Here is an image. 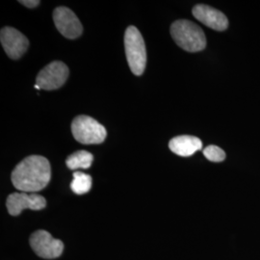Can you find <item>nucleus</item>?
<instances>
[{"mask_svg":"<svg viewBox=\"0 0 260 260\" xmlns=\"http://www.w3.org/2000/svg\"><path fill=\"white\" fill-rule=\"evenodd\" d=\"M72 132L75 139L83 145L102 144L107 132L103 124L89 116H77L72 122Z\"/></svg>","mask_w":260,"mask_h":260,"instance_id":"4","label":"nucleus"},{"mask_svg":"<svg viewBox=\"0 0 260 260\" xmlns=\"http://www.w3.org/2000/svg\"><path fill=\"white\" fill-rule=\"evenodd\" d=\"M69 68L61 61H53L37 75L36 85L40 89L52 91L61 88L69 77Z\"/></svg>","mask_w":260,"mask_h":260,"instance_id":"5","label":"nucleus"},{"mask_svg":"<svg viewBox=\"0 0 260 260\" xmlns=\"http://www.w3.org/2000/svg\"><path fill=\"white\" fill-rule=\"evenodd\" d=\"M193 16L207 27L216 31H223L229 27V19L221 11L207 6L198 4L193 8Z\"/></svg>","mask_w":260,"mask_h":260,"instance_id":"10","label":"nucleus"},{"mask_svg":"<svg viewBox=\"0 0 260 260\" xmlns=\"http://www.w3.org/2000/svg\"><path fill=\"white\" fill-rule=\"evenodd\" d=\"M53 20L57 30L67 39L80 37L83 26L75 13L67 7H57L53 12Z\"/></svg>","mask_w":260,"mask_h":260,"instance_id":"7","label":"nucleus"},{"mask_svg":"<svg viewBox=\"0 0 260 260\" xmlns=\"http://www.w3.org/2000/svg\"><path fill=\"white\" fill-rule=\"evenodd\" d=\"M93 154L89 151L77 150L67 158L66 164L71 170L89 169L93 163Z\"/></svg>","mask_w":260,"mask_h":260,"instance_id":"12","label":"nucleus"},{"mask_svg":"<svg viewBox=\"0 0 260 260\" xmlns=\"http://www.w3.org/2000/svg\"><path fill=\"white\" fill-rule=\"evenodd\" d=\"M204 155L212 162H222L225 159V153L223 149L213 145L208 146L204 149Z\"/></svg>","mask_w":260,"mask_h":260,"instance_id":"14","label":"nucleus"},{"mask_svg":"<svg viewBox=\"0 0 260 260\" xmlns=\"http://www.w3.org/2000/svg\"><path fill=\"white\" fill-rule=\"evenodd\" d=\"M169 148L177 155L188 157L193 155L196 151L202 149L203 143L195 136L181 135L171 140L169 143Z\"/></svg>","mask_w":260,"mask_h":260,"instance_id":"11","label":"nucleus"},{"mask_svg":"<svg viewBox=\"0 0 260 260\" xmlns=\"http://www.w3.org/2000/svg\"><path fill=\"white\" fill-rule=\"evenodd\" d=\"M0 42L6 54L14 60L19 59L26 52L29 47L27 38L19 30L10 26L1 29Z\"/></svg>","mask_w":260,"mask_h":260,"instance_id":"8","label":"nucleus"},{"mask_svg":"<svg viewBox=\"0 0 260 260\" xmlns=\"http://www.w3.org/2000/svg\"><path fill=\"white\" fill-rule=\"evenodd\" d=\"M51 178V168L47 158L31 155L24 158L11 175L12 183L24 193H36L47 187Z\"/></svg>","mask_w":260,"mask_h":260,"instance_id":"1","label":"nucleus"},{"mask_svg":"<svg viewBox=\"0 0 260 260\" xmlns=\"http://www.w3.org/2000/svg\"><path fill=\"white\" fill-rule=\"evenodd\" d=\"M92 177L81 172L74 173V179L71 183V188L76 195H84L91 190Z\"/></svg>","mask_w":260,"mask_h":260,"instance_id":"13","label":"nucleus"},{"mask_svg":"<svg viewBox=\"0 0 260 260\" xmlns=\"http://www.w3.org/2000/svg\"><path fill=\"white\" fill-rule=\"evenodd\" d=\"M19 3L24 5L27 8H35L39 6V4L41 2L39 0H21V1H19Z\"/></svg>","mask_w":260,"mask_h":260,"instance_id":"15","label":"nucleus"},{"mask_svg":"<svg viewBox=\"0 0 260 260\" xmlns=\"http://www.w3.org/2000/svg\"><path fill=\"white\" fill-rule=\"evenodd\" d=\"M7 209L10 215L18 216L23 209L42 210L47 206V201L43 196L36 193H13L7 198Z\"/></svg>","mask_w":260,"mask_h":260,"instance_id":"9","label":"nucleus"},{"mask_svg":"<svg viewBox=\"0 0 260 260\" xmlns=\"http://www.w3.org/2000/svg\"><path fill=\"white\" fill-rule=\"evenodd\" d=\"M30 246L38 256L53 259L59 257L64 251V244L61 240L52 237L46 231H38L30 237Z\"/></svg>","mask_w":260,"mask_h":260,"instance_id":"6","label":"nucleus"},{"mask_svg":"<svg viewBox=\"0 0 260 260\" xmlns=\"http://www.w3.org/2000/svg\"><path fill=\"white\" fill-rule=\"evenodd\" d=\"M125 55L133 75H143L147 66V49L145 41L135 26H128L124 34Z\"/></svg>","mask_w":260,"mask_h":260,"instance_id":"3","label":"nucleus"},{"mask_svg":"<svg viewBox=\"0 0 260 260\" xmlns=\"http://www.w3.org/2000/svg\"><path fill=\"white\" fill-rule=\"evenodd\" d=\"M171 35L177 46L188 52H199L206 47L203 29L187 19L175 21L171 26Z\"/></svg>","mask_w":260,"mask_h":260,"instance_id":"2","label":"nucleus"}]
</instances>
